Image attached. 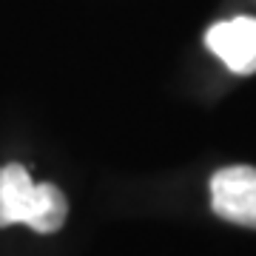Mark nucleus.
<instances>
[{
  "label": "nucleus",
  "mask_w": 256,
  "mask_h": 256,
  "mask_svg": "<svg viewBox=\"0 0 256 256\" xmlns=\"http://www.w3.org/2000/svg\"><path fill=\"white\" fill-rule=\"evenodd\" d=\"M210 208L225 222L256 228V168L230 165L210 176Z\"/></svg>",
  "instance_id": "nucleus-1"
},
{
  "label": "nucleus",
  "mask_w": 256,
  "mask_h": 256,
  "mask_svg": "<svg viewBox=\"0 0 256 256\" xmlns=\"http://www.w3.org/2000/svg\"><path fill=\"white\" fill-rule=\"evenodd\" d=\"M205 46L234 74L256 72V18L220 20L205 32Z\"/></svg>",
  "instance_id": "nucleus-2"
},
{
  "label": "nucleus",
  "mask_w": 256,
  "mask_h": 256,
  "mask_svg": "<svg viewBox=\"0 0 256 256\" xmlns=\"http://www.w3.org/2000/svg\"><path fill=\"white\" fill-rule=\"evenodd\" d=\"M66 214H68V202H66L63 191L52 182H34L32 205H28L23 225H28L37 234H54L63 228Z\"/></svg>",
  "instance_id": "nucleus-4"
},
{
  "label": "nucleus",
  "mask_w": 256,
  "mask_h": 256,
  "mask_svg": "<svg viewBox=\"0 0 256 256\" xmlns=\"http://www.w3.org/2000/svg\"><path fill=\"white\" fill-rule=\"evenodd\" d=\"M32 194H34V182L23 165L0 168V228L26 222Z\"/></svg>",
  "instance_id": "nucleus-3"
}]
</instances>
